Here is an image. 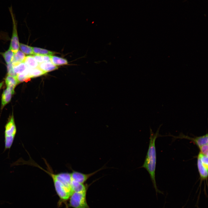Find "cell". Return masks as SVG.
I'll use <instances>...</instances> for the list:
<instances>
[{"mask_svg": "<svg viewBox=\"0 0 208 208\" xmlns=\"http://www.w3.org/2000/svg\"><path fill=\"white\" fill-rule=\"evenodd\" d=\"M161 126V125L158 128L156 132L154 133L150 128V137L149 147L143 165L140 168H145L148 172L153 186L156 194L162 193L158 189L156 183L155 172L156 164V153L155 142L156 138L159 136V132Z\"/></svg>", "mask_w": 208, "mask_h": 208, "instance_id": "1", "label": "cell"}, {"mask_svg": "<svg viewBox=\"0 0 208 208\" xmlns=\"http://www.w3.org/2000/svg\"><path fill=\"white\" fill-rule=\"evenodd\" d=\"M51 177L52 179L55 190L60 200L65 201L69 199L73 193L72 191L61 180L59 173H54Z\"/></svg>", "mask_w": 208, "mask_h": 208, "instance_id": "2", "label": "cell"}, {"mask_svg": "<svg viewBox=\"0 0 208 208\" xmlns=\"http://www.w3.org/2000/svg\"><path fill=\"white\" fill-rule=\"evenodd\" d=\"M16 133V127L12 115L5 126L4 151L10 149L13 144Z\"/></svg>", "mask_w": 208, "mask_h": 208, "instance_id": "3", "label": "cell"}, {"mask_svg": "<svg viewBox=\"0 0 208 208\" xmlns=\"http://www.w3.org/2000/svg\"><path fill=\"white\" fill-rule=\"evenodd\" d=\"M87 190L73 192L69 198L68 207L73 208H90L86 200Z\"/></svg>", "mask_w": 208, "mask_h": 208, "instance_id": "4", "label": "cell"}, {"mask_svg": "<svg viewBox=\"0 0 208 208\" xmlns=\"http://www.w3.org/2000/svg\"><path fill=\"white\" fill-rule=\"evenodd\" d=\"M197 166L200 179V185L202 181L207 182L208 174V156L199 152L197 157Z\"/></svg>", "mask_w": 208, "mask_h": 208, "instance_id": "5", "label": "cell"}, {"mask_svg": "<svg viewBox=\"0 0 208 208\" xmlns=\"http://www.w3.org/2000/svg\"><path fill=\"white\" fill-rule=\"evenodd\" d=\"M9 9L12 17L13 24L12 33L9 49L14 53L19 50L20 43L18 35L16 21L13 12L12 6L9 7Z\"/></svg>", "mask_w": 208, "mask_h": 208, "instance_id": "6", "label": "cell"}, {"mask_svg": "<svg viewBox=\"0 0 208 208\" xmlns=\"http://www.w3.org/2000/svg\"><path fill=\"white\" fill-rule=\"evenodd\" d=\"M105 168L106 167L104 166L99 169L89 174H84L73 170L70 173L72 180L80 183H84L91 177L99 171Z\"/></svg>", "mask_w": 208, "mask_h": 208, "instance_id": "7", "label": "cell"}, {"mask_svg": "<svg viewBox=\"0 0 208 208\" xmlns=\"http://www.w3.org/2000/svg\"><path fill=\"white\" fill-rule=\"evenodd\" d=\"M181 138H185L190 140L193 142L199 148L201 146L208 144V133L200 136H196L194 138L190 137L183 134H180L178 136L174 137Z\"/></svg>", "mask_w": 208, "mask_h": 208, "instance_id": "8", "label": "cell"}, {"mask_svg": "<svg viewBox=\"0 0 208 208\" xmlns=\"http://www.w3.org/2000/svg\"><path fill=\"white\" fill-rule=\"evenodd\" d=\"M5 80L7 87L10 89L13 94H14V88L16 85L18 83L16 77L8 74Z\"/></svg>", "mask_w": 208, "mask_h": 208, "instance_id": "9", "label": "cell"}, {"mask_svg": "<svg viewBox=\"0 0 208 208\" xmlns=\"http://www.w3.org/2000/svg\"><path fill=\"white\" fill-rule=\"evenodd\" d=\"M38 67L47 73L48 72L56 70L58 68L57 66L53 64L51 61L44 62L39 63Z\"/></svg>", "mask_w": 208, "mask_h": 208, "instance_id": "10", "label": "cell"}, {"mask_svg": "<svg viewBox=\"0 0 208 208\" xmlns=\"http://www.w3.org/2000/svg\"><path fill=\"white\" fill-rule=\"evenodd\" d=\"M12 94H13L11 90L8 87L4 90L1 96L2 108L10 101Z\"/></svg>", "mask_w": 208, "mask_h": 208, "instance_id": "11", "label": "cell"}, {"mask_svg": "<svg viewBox=\"0 0 208 208\" xmlns=\"http://www.w3.org/2000/svg\"><path fill=\"white\" fill-rule=\"evenodd\" d=\"M25 57V54L21 51L18 50L17 52L14 53L11 62L13 66H15L24 62Z\"/></svg>", "mask_w": 208, "mask_h": 208, "instance_id": "12", "label": "cell"}, {"mask_svg": "<svg viewBox=\"0 0 208 208\" xmlns=\"http://www.w3.org/2000/svg\"><path fill=\"white\" fill-rule=\"evenodd\" d=\"M24 62L29 69L37 67L39 64L33 55H28L26 56Z\"/></svg>", "mask_w": 208, "mask_h": 208, "instance_id": "13", "label": "cell"}, {"mask_svg": "<svg viewBox=\"0 0 208 208\" xmlns=\"http://www.w3.org/2000/svg\"><path fill=\"white\" fill-rule=\"evenodd\" d=\"M29 69L24 62L13 66L14 71L17 75L23 73Z\"/></svg>", "mask_w": 208, "mask_h": 208, "instance_id": "14", "label": "cell"}, {"mask_svg": "<svg viewBox=\"0 0 208 208\" xmlns=\"http://www.w3.org/2000/svg\"><path fill=\"white\" fill-rule=\"evenodd\" d=\"M47 73L37 67L29 69V76L30 78H33L39 77L46 74Z\"/></svg>", "mask_w": 208, "mask_h": 208, "instance_id": "15", "label": "cell"}, {"mask_svg": "<svg viewBox=\"0 0 208 208\" xmlns=\"http://www.w3.org/2000/svg\"><path fill=\"white\" fill-rule=\"evenodd\" d=\"M34 55H52L55 53L47 49L37 47H33Z\"/></svg>", "mask_w": 208, "mask_h": 208, "instance_id": "16", "label": "cell"}, {"mask_svg": "<svg viewBox=\"0 0 208 208\" xmlns=\"http://www.w3.org/2000/svg\"><path fill=\"white\" fill-rule=\"evenodd\" d=\"M51 61L56 66L66 65L68 64L67 60L65 59L53 55H51Z\"/></svg>", "mask_w": 208, "mask_h": 208, "instance_id": "17", "label": "cell"}, {"mask_svg": "<svg viewBox=\"0 0 208 208\" xmlns=\"http://www.w3.org/2000/svg\"><path fill=\"white\" fill-rule=\"evenodd\" d=\"M19 48L24 54L29 55L34 54L33 47L24 44L20 43Z\"/></svg>", "mask_w": 208, "mask_h": 208, "instance_id": "18", "label": "cell"}, {"mask_svg": "<svg viewBox=\"0 0 208 208\" xmlns=\"http://www.w3.org/2000/svg\"><path fill=\"white\" fill-rule=\"evenodd\" d=\"M14 53L10 49L2 53V55L7 64L11 62Z\"/></svg>", "mask_w": 208, "mask_h": 208, "instance_id": "19", "label": "cell"}, {"mask_svg": "<svg viewBox=\"0 0 208 208\" xmlns=\"http://www.w3.org/2000/svg\"><path fill=\"white\" fill-rule=\"evenodd\" d=\"M33 56L38 64L44 62L51 61V55L35 54Z\"/></svg>", "mask_w": 208, "mask_h": 208, "instance_id": "20", "label": "cell"}, {"mask_svg": "<svg viewBox=\"0 0 208 208\" xmlns=\"http://www.w3.org/2000/svg\"><path fill=\"white\" fill-rule=\"evenodd\" d=\"M29 69L23 73L17 75L16 78L18 83L30 80V78L29 76Z\"/></svg>", "mask_w": 208, "mask_h": 208, "instance_id": "21", "label": "cell"}, {"mask_svg": "<svg viewBox=\"0 0 208 208\" xmlns=\"http://www.w3.org/2000/svg\"><path fill=\"white\" fill-rule=\"evenodd\" d=\"M8 74L14 77H16L17 75L16 74L13 70V65L11 62L7 64V66Z\"/></svg>", "mask_w": 208, "mask_h": 208, "instance_id": "22", "label": "cell"}, {"mask_svg": "<svg viewBox=\"0 0 208 208\" xmlns=\"http://www.w3.org/2000/svg\"><path fill=\"white\" fill-rule=\"evenodd\" d=\"M200 152L203 154L208 156V144L204 145L199 148Z\"/></svg>", "mask_w": 208, "mask_h": 208, "instance_id": "23", "label": "cell"}, {"mask_svg": "<svg viewBox=\"0 0 208 208\" xmlns=\"http://www.w3.org/2000/svg\"><path fill=\"white\" fill-rule=\"evenodd\" d=\"M3 81H2L0 83V89L1 88L2 86H3Z\"/></svg>", "mask_w": 208, "mask_h": 208, "instance_id": "24", "label": "cell"}]
</instances>
